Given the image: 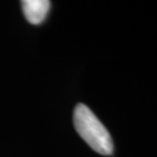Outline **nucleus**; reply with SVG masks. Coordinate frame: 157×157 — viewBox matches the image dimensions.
<instances>
[{
	"mask_svg": "<svg viewBox=\"0 0 157 157\" xmlns=\"http://www.w3.org/2000/svg\"><path fill=\"white\" fill-rule=\"evenodd\" d=\"M73 124L77 133L100 155H112L114 144L106 127L84 104H78L73 112Z\"/></svg>",
	"mask_w": 157,
	"mask_h": 157,
	"instance_id": "obj_1",
	"label": "nucleus"
},
{
	"mask_svg": "<svg viewBox=\"0 0 157 157\" xmlns=\"http://www.w3.org/2000/svg\"><path fill=\"white\" fill-rule=\"evenodd\" d=\"M50 5L51 2L48 0H23L21 1L25 17L32 25H39L44 20L50 10Z\"/></svg>",
	"mask_w": 157,
	"mask_h": 157,
	"instance_id": "obj_2",
	"label": "nucleus"
}]
</instances>
